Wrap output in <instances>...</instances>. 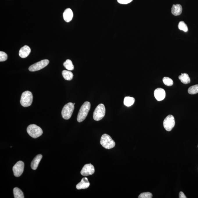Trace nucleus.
<instances>
[{
	"instance_id": "nucleus-1",
	"label": "nucleus",
	"mask_w": 198,
	"mask_h": 198,
	"mask_svg": "<svg viewBox=\"0 0 198 198\" xmlns=\"http://www.w3.org/2000/svg\"><path fill=\"white\" fill-rule=\"evenodd\" d=\"M91 104L88 101L85 102L81 107L79 112L77 121L79 122L83 121L88 116L90 109Z\"/></svg>"
},
{
	"instance_id": "nucleus-2",
	"label": "nucleus",
	"mask_w": 198,
	"mask_h": 198,
	"mask_svg": "<svg viewBox=\"0 0 198 198\" xmlns=\"http://www.w3.org/2000/svg\"><path fill=\"white\" fill-rule=\"evenodd\" d=\"M100 144L102 147L108 149L113 148L115 146V142L110 136L105 134L101 137Z\"/></svg>"
},
{
	"instance_id": "nucleus-3",
	"label": "nucleus",
	"mask_w": 198,
	"mask_h": 198,
	"mask_svg": "<svg viewBox=\"0 0 198 198\" xmlns=\"http://www.w3.org/2000/svg\"><path fill=\"white\" fill-rule=\"evenodd\" d=\"M33 101V95L32 92L26 91L22 93L21 96L20 103L24 107L31 106Z\"/></svg>"
},
{
	"instance_id": "nucleus-4",
	"label": "nucleus",
	"mask_w": 198,
	"mask_h": 198,
	"mask_svg": "<svg viewBox=\"0 0 198 198\" xmlns=\"http://www.w3.org/2000/svg\"><path fill=\"white\" fill-rule=\"evenodd\" d=\"M27 132L31 137L34 138L40 137L43 133L41 128L35 124H31L28 126Z\"/></svg>"
},
{
	"instance_id": "nucleus-5",
	"label": "nucleus",
	"mask_w": 198,
	"mask_h": 198,
	"mask_svg": "<svg viewBox=\"0 0 198 198\" xmlns=\"http://www.w3.org/2000/svg\"><path fill=\"white\" fill-rule=\"evenodd\" d=\"M74 108V105L72 102H69L65 105L61 112L63 118L65 120L69 119L72 115Z\"/></svg>"
},
{
	"instance_id": "nucleus-6",
	"label": "nucleus",
	"mask_w": 198,
	"mask_h": 198,
	"mask_svg": "<svg viewBox=\"0 0 198 198\" xmlns=\"http://www.w3.org/2000/svg\"><path fill=\"white\" fill-rule=\"evenodd\" d=\"M105 108L103 104H100L95 108L93 113V119L95 121L102 120L105 114Z\"/></svg>"
},
{
	"instance_id": "nucleus-7",
	"label": "nucleus",
	"mask_w": 198,
	"mask_h": 198,
	"mask_svg": "<svg viewBox=\"0 0 198 198\" xmlns=\"http://www.w3.org/2000/svg\"><path fill=\"white\" fill-rule=\"evenodd\" d=\"M175 125L174 117L172 115H168L164 120V127L167 131H171L174 127Z\"/></svg>"
},
{
	"instance_id": "nucleus-8",
	"label": "nucleus",
	"mask_w": 198,
	"mask_h": 198,
	"mask_svg": "<svg viewBox=\"0 0 198 198\" xmlns=\"http://www.w3.org/2000/svg\"><path fill=\"white\" fill-rule=\"evenodd\" d=\"M49 61L48 60H44L32 65L29 67V71L35 72L42 69L49 64Z\"/></svg>"
},
{
	"instance_id": "nucleus-9",
	"label": "nucleus",
	"mask_w": 198,
	"mask_h": 198,
	"mask_svg": "<svg viewBox=\"0 0 198 198\" xmlns=\"http://www.w3.org/2000/svg\"><path fill=\"white\" fill-rule=\"evenodd\" d=\"M24 167V164L23 161H18L13 168L14 175L16 177L20 176L23 173Z\"/></svg>"
},
{
	"instance_id": "nucleus-10",
	"label": "nucleus",
	"mask_w": 198,
	"mask_h": 198,
	"mask_svg": "<svg viewBox=\"0 0 198 198\" xmlns=\"http://www.w3.org/2000/svg\"><path fill=\"white\" fill-rule=\"evenodd\" d=\"M95 172L94 167L91 164H85L81 171V175L84 176H88L92 175Z\"/></svg>"
},
{
	"instance_id": "nucleus-11",
	"label": "nucleus",
	"mask_w": 198,
	"mask_h": 198,
	"mask_svg": "<svg viewBox=\"0 0 198 198\" xmlns=\"http://www.w3.org/2000/svg\"><path fill=\"white\" fill-rule=\"evenodd\" d=\"M154 95L156 99L158 101H161L165 98V92L163 88H158L155 90L154 92Z\"/></svg>"
},
{
	"instance_id": "nucleus-12",
	"label": "nucleus",
	"mask_w": 198,
	"mask_h": 198,
	"mask_svg": "<svg viewBox=\"0 0 198 198\" xmlns=\"http://www.w3.org/2000/svg\"><path fill=\"white\" fill-rule=\"evenodd\" d=\"M31 52L30 48L28 46L25 45L21 48L19 52V56L22 58H26L29 55Z\"/></svg>"
},
{
	"instance_id": "nucleus-13",
	"label": "nucleus",
	"mask_w": 198,
	"mask_h": 198,
	"mask_svg": "<svg viewBox=\"0 0 198 198\" xmlns=\"http://www.w3.org/2000/svg\"><path fill=\"white\" fill-rule=\"evenodd\" d=\"M90 183L88 178L85 177L82 178L81 182L77 185L76 188L77 189H86L89 187Z\"/></svg>"
},
{
	"instance_id": "nucleus-14",
	"label": "nucleus",
	"mask_w": 198,
	"mask_h": 198,
	"mask_svg": "<svg viewBox=\"0 0 198 198\" xmlns=\"http://www.w3.org/2000/svg\"><path fill=\"white\" fill-rule=\"evenodd\" d=\"M63 18L66 22H71L73 17V13L72 10L69 8L66 9L63 13Z\"/></svg>"
},
{
	"instance_id": "nucleus-15",
	"label": "nucleus",
	"mask_w": 198,
	"mask_h": 198,
	"mask_svg": "<svg viewBox=\"0 0 198 198\" xmlns=\"http://www.w3.org/2000/svg\"><path fill=\"white\" fill-rule=\"evenodd\" d=\"M182 6L179 4L174 5L172 6L171 9V13L173 15L175 16H178L181 15L182 13Z\"/></svg>"
},
{
	"instance_id": "nucleus-16",
	"label": "nucleus",
	"mask_w": 198,
	"mask_h": 198,
	"mask_svg": "<svg viewBox=\"0 0 198 198\" xmlns=\"http://www.w3.org/2000/svg\"><path fill=\"white\" fill-rule=\"evenodd\" d=\"M42 158V156L41 154H38L35 157L31 163V167L32 169L36 170L37 169Z\"/></svg>"
},
{
	"instance_id": "nucleus-17",
	"label": "nucleus",
	"mask_w": 198,
	"mask_h": 198,
	"mask_svg": "<svg viewBox=\"0 0 198 198\" xmlns=\"http://www.w3.org/2000/svg\"><path fill=\"white\" fill-rule=\"evenodd\" d=\"M179 79L181 82L184 84H189L190 82V78L187 74H181L179 76Z\"/></svg>"
},
{
	"instance_id": "nucleus-18",
	"label": "nucleus",
	"mask_w": 198,
	"mask_h": 198,
	"mask_svg": "<svg viewBox=\"0 0 198 198\" xmlns=\"http://www.w3.org/2000/svg\"><path fill=\"white\" fill-rule=\"evenodd\" d=\"M62 75L64 79L67 81H71L72 79L73 76V73L70 71L64 70L62 72Z\"/></svg>"
},
{
	"instance_id": "nucleus-19",
	"label": "nucleus",
	"mask_w": 198,
	"mask_h": 198,
	"mask_svg": "<svg viewBox=\"0 0 198 198\" xmlns=\"http://www.w3.org/2000/svg\"><path fill=\"white\" fill-rule=\"evenodd\" d=\"M135 101V99L133 97H126L124 101V104L126 106L129 107L132 106Z\"/></svg>"
},
{
	"instance_id": "nucleus-20",
	"label": "nucleus",
	"mask_w": 198,
	"mask_h": 198,
	"mask_svg": "<svg viewBox=\"0 0 198 198\" xmlns=\"http://www.w3.org/2000/svg\"><path fill=\"white\" fill-rule=\"evenodd\" d=\"M14 197L15 198H24V196L22 190L19 188H15L13 189Z\"/></svg>"
},
{
	"instance_id": "nucleus-21",
	"label": "nucleus",
	"mask_w": 198,
	"mask_h": 198,
	"mask_svg": "<svg viewBox=\"0 0 198 198\" xmlns=\"http://www.w3.org/2000/svg\"><path fill=\"white\" fill-rule=\"evenodd\" d=\"M64 66L66 69L68 71H72L74 69V67L72 62L70 60H67L64 63Z\"/></svg>"
},
{
	"instance_id": "nucleus-22",
	"label": "nucleus",
	"mask_w": 198,
	"mask_h": 198,
	"mask_svg": "<svg viewBox=\"0 0 198 198\" xmlns=\"http://www.w3.org/2000/svg\"><path fill=\"white\" fill-rule=\"evenodd\" d=\"M188 92L190 94H195L198 93V84L190 87Z\"/></svg>"
},
{
	"instance_id": "nucleus-23",
	"label": "nucleus",
	"mask_w": 198,
	"mask_h": 198,
	"mask_svg": "<svg viewBox=\"0 0 198 198\" xmlns=\"http://www.w3.org/2000/svg\"><path fill=\"white\" fill-rule=\"evenodd\" d=\"M178 27L180 30L183 31L185 32H188V26L185 22L183 21H181L179 22L178 25Z\"/></svg>"
},
{
	"instance_id": "nucleus-24",
	"label": "nucleus",
	"mask_w": 198,
	"mask_h": 198,
	"mask_svg": "<svg viewBox=\"0 0 198 198\" xmlns=\"http://www.w3.org/2000/svg\"><path fill=\"white\" fill-rule=\"evenodd\" d=\"M163 81L164 85L167 86H171L173 85V81L171 78L168 77H164L163 78Z\"/></svg>"
},
{
	"instance_id": "nucleus-25",
	"label": "nucleus",
	"mask_w": 198,
	"mask_h": 198,
	"mask_svg": "<svg viewBox=\"0 0 198 198\" xmlns=\"http://www.w3.org/2000/svg\"><path fill=\"white\" fill-rule=\"evenodd\" d=\"M153 197L152 194L150 192H145L142 193L139 195V198H151Z\"/></svg>"
},
{
	"instance_id": "nucleus-26",
	"label": "nucleus",
	"mask_w": 198,
	"mask_h": 198,
	"mask_svg": "<svg viewBox=\"0 0 198 198\" xmlns=\"http://www.w3.org/2000/svg\"><path fill=\"white\" fill-rule=\"evenodd\" d=\"M8 59V55L3 51H0V61L3 62L6 61Z\"/></svg>"
},
{
	"instance_id": "nucleus-27",
	"label": "nucleus",
	"mask_w": 198,
	"mask_h": 198,
	"mask_svg": "<svg viewBox=\"0 0 198 198\" xmlns=\"http://www.w3.org/2000/svg\"><path fill=\"white\" fill-rule=\"evenodd\" d=\"M133 0H117L119 3L122 4H127L131 2Z\"/></svg>"
},
{
	"instance_id": "nucleus-28",
	"label": "nucleus",
	"mask_w": 198,
	"mask_h": 198,
	"mask_svg": "<svg viewBox=\"0 0 198 198\" xmlns=\"http://www.w3.org/2000/svg\"><path fill=\"white\" fill-rule=\"evenodd\" d=\"M179 198H186V196L184 194V193L182 192H181L179 193Z\"/></svg>"
},
{
	"instance_id": "nucleus-29",
	"label": "nucleus",
	"mask_w": 198,
	"mask_h": 198,
	"mask_svg": "<svg viewBox=\"0 0 198 198\" xmlns=\"http://www.w3.org/2000/svg\"><path fill=\"white\" fill-rule=\"evenodd\" d=\"M75 103H74V105H75Z\"/></svg>"
},
{
	"instance_id": "nucleus-30",
	"label": "nucleus",
	"mask_w": 198,
	"mask_h": 198,
	"mask_svg": "<svg viewBox=\"0 0 198 198\" xmlns=\"http://www.w3.org/2000/svg\"></svg>"
}]
</instances>
